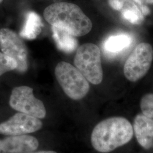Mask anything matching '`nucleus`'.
I'll use <instances>...</instances> for the list:
<instances>
[{"mask_svg": "<svg viewBox=\"0 0 153 153\" xmlns=\"http://www.w3.org/2000/svg\"><path fill=\"white\" fill-rule=\"evenodd\" d=\"M133 129L123 117H112L100 121L93 129L91 142L95 150L109 153L131 141Z\"/></svg>", "mask_w": 153, "mask_h": 153, "instance_id": "obj_1", "label": "nucleus"}, {"mask_svg": "<svg viewBox=\"0 0 153 153\" xmlns=\"http://www.w3.org/2000/svg\"><path fill=\"white\" fill-rule=\"evenodd\" d=\"M43 15L50 25L62 27L76 37L88 34L93 27L91 20L78 6L72 3L53 4L45 9Z\"/></svg>", "mask_w": 153, "mask_h": 153, "instance_id": "obj_2", "label": "nucleus"}, {"mask_svg": "<svg viewBox=\"0 0 153 153\" xmlns=\"http://www.w3.org/2000/svg\"><path fill=\"white\" fill-rule=\"evenodd\" d=\"M55 73L57 81L69 98L78 100L88 94L90 90L88 81L74 66L61 61L56 66Z\"/></svg>", "mask_w": 153, "mask_h": 153, "instance_id": "obj_3", "label": "nucleus"}, {"mask_svg": "<svg viewBox=\"0 0 153 153\" xmlns=\"http://www.w3.org/2000/svg\"><path fill=\"white\" fill-rule=\"evenodd\" d=\"M74 63L76 69L92 84L99 85L102 81L101 52L97 45L85 43L81 45L76 50Z\"/></svg>", "mask_w": 153, "mask_h": 153, "instance_id": "obj_4", "label": "nucleus"}, {"mask_svg": "<svg viewBox=\"0 0 153 153\" xmlns=\"http://www.w3.org/2000/svg\"><path fill=\"white\" fill-rule=\"evenodd\" d=\"M153 60L152 46L148 43L138 44L126 61L124 74L131 82H136L145 76Z\"/></svg>", "mask_w": 153, "mask_h": 153, "instance_id": "obj_5", "label": "nucleus"}, {"mask_svg": "<svg viewBox=\"0 0 153 153\" xmlns=\"http://www.w3.org/2000/svg\"><path fill=\"white\" fill-rule=\"evenodd\" d=\"M13 109L39 119H44L47 111L43 102L35 97L33 88L27 86L14 88L9 99Z\"/></svg>", "mask_w": 153, "mask_h": 153, "instance_id": "obj_6", "label": "nucleus"}, {"mask_svg": "<svg viewBox=\"0 0 153 153\" xmlns=\"http://www.w3.org/2000/svg\"><path fill=\"white\" fill-rule=\"evenodd\" d=\"M0 48L2 53L16 61V71L24 73L28 68V50L20 35L9 28L0 30Z\"/></svg>", "mask_w": 153, "mask_h": 153, "instance_id": "obj_7", "label": "nucleus"}, {"mask_svg": "<svg viewBox=\"0 0 153 153\" xmlns=\"http://www.w3.org/2000/svg\"><path fill=\"white\" fill-rule=\"evenodd\" d=\"M43 127L38 118L18 112L9 120L0 124V134L6 136H19L38 131Z\"/></svg>", "mask_w": 153, "mask_h": 153, "instance_id": "obj_8", "label": "nucleus"}, {"mask_svg": "<svg viewBox=\"0 0 153 153\" xmlns=\"http://www.w3.org/2000/svg\"><path fill=\"white\" fill-rule=\"evenodd\" d=\"M39 145L38 139L32 136H9L0 140V153L31 152L38 149Z\"/></svg>", "mask_w": 153, "mask_h": 153, "instance_id": "obj_9", "label": "nucleus"}, {"mask_svg": "<svg viewBox=\"0 0 153 153\" xmlns=\"http://www.w3.org/2000/svg\"><path fill=\"white\" fill-rule=\"evenodd\" d=\"M133 133L138 143L145 149L153 147V119L143 114L137 115L134 120Z\"/></svg>", "mask_w": 153, "mask_h": 153, "instance_id": "obj_10", "label": "nucleus"}, {"mask_svg": "<svg viewBox=\"0 0 153 153\" xmlns=\"http://www.w3.org/2000/svg\"><path fill=\"white\" fill-rule=\"evenodd\" d=\"M109 6L119 11L126 21L133 25H139L143 21L142 12L133 0H108Z\"/></svg>", "mask_w": 153, "mask_h": 153, "instance_id": "obj_11", "label": "nucleus"}, {"mask_svg": "<svg viewBox=\"0 0 153 153\" xmlns=\"http://www.w3.org/2000/svg\"><path fill=\"white\" fill-rule=\"evenodd\" d=\"M52 31L58 49L67 53H72L76 49L78 41L76 36L65 28L59 26H52Z\"/></svg>", "mask_w": 153, "mask_h": 153, "instance_id": "obj_12", "label": "nucleus"}, {"mask_svg": "<svg viewBox=\"0 0 153 153\" xmlns=\"http://www.w3.org/2000/svg\"><path fill=\"white\" fill-rule=\"evenodd\" d=\"M133 42L131 35L127 33H119L110 36L104 41L103 49L104 53L114 56L129 48Z\"/></svg>", "mask_w": 153, "mask_h": 153, "instance_id": "obj_13", "label": "nucleus"}, {"mask_svg": "<svg viewBox=\"0 0 153 153\" xmlns=\"http://www.w3.org/2000/svg\"><path fill=\"white\" fill-rule=\"evenodd\" d=\"M43 24L40 16L33 11H30L26 16V21L19 35L22 38L33 40L42 31Z\"/></svg>", "mask_w": 153, "mask_h": 153, "instance_id": "obj_14", "label": "nucleus"}, {"mask_svg": "<svg viewBox=\"0 0 153 153\" xmlns=\"http://www.w3.org/2000/svg\"><path fill=\"white\" fill-rule=\"evenodd\" d=\"M17 67L16 61L0 52V76L7 71L16 70Z\"/></svg>", "mask_w": 153, "mask_h": 153, "instance_id": "obj_15", "label": "nucleus"}, {"mask_svg": "<svg viewBox=\"0 0 153 153\" xmlns=\"http://www.w3.org/2000/svg\"><path fill=\"white\" fill-rule=\"evenodd\" d=\"M142 114L153 119V94L149 93L143 96L140 102Z\"/></svg>", "mask_w": 153, "mask_h": 153, "instance_id": "obj_16", "label": "nucleus"}, {"mask_svg": "<svg viewBox=\"0 0 153 153\" xmlns=\"http://www.w3.org/2000/svg\"><path fill=\"white\" fill-rule=\"evenodd\" d=\"M139 6V8L142 12L143 16H147L150 13V10L147 7V6L145 4L144 0H133Z\"/></svg>", "mask_w": 153, "mask_h": 153, "instance_id": "obj_17", "label": "nucleus"}, {"mask_svg": "<svg viewBox=\"0 0 153 153\" xmlns=\"http://www.w3.org/2000/svg\"><path fill=\"white\" fill-rule=\"evenodd\" d=\"M26 153H57L55 151L52 150H42V151H39V152H31Z\"/></svg>", "mask_w": 153, "mask_h": 153, "instance_id": "obj_18", "label": "nucleus"}, {"mask_svg": "<svg viewBox=\"0 0 153 153\" xmlns=\"http://www.w3.org/2000/svg\"><path fill=\"white\" fill-rule=\"evenodd\" d=\"M144 2L149 4H153V0H144Z\"/></svg>", "mask_w": 153, "mask_h": 153, "instance_id": "obj_19", "label": "nucleus"}, {"mask_svg": "<svg viewBox=\"0 0 153 153\" xmlns=\"http://www.w3.org/2000/svg\"><path fill=\"white\" fill-rule=\"evenodd\" d=\"M3 1H4V0H0V4H1V3H2Z\"/></svg>", "mask_w": 153, "mask_h": 153, "instance_id": "obj_20", "label": "nucleus"}]
</instances>
